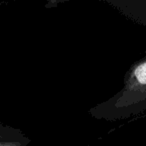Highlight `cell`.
Here are the masks:
<instances>
[{"mask_svg": "<svg viewBox=\"0 0 146 146\" xmlns=\"http://www.w3.org/2000/svg\"><path fill=\"white\" fill-rule=\"evenodd\" d=\"M146 109V57L133 63L126 72L122 88L109 99L90 108L97 120L114 122L138 115Z\"/></svg>", "mask_w": 146, "mask_h": 146, "instance_id": "obj_1", "label": "cell"}, {"mask_svg": "<svg viewBox=\"0 0 146 146\" xmlns=\"http://www.w3.org/2000/svg\"><path fill=\"white\" fill-rule=\"evenodd\" d=\"M31 139L19 128L0 122V146H28Z\"/></svg>", "mask_w": 146, "mask_h": 146, "instance_id": "obj_2", "label": "cell"}]
</instances>
